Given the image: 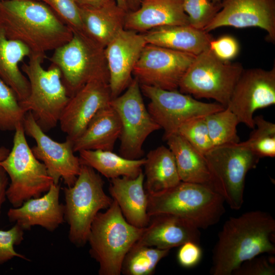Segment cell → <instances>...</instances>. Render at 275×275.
Segmentation results:
<instances>
[{"label": "cell", "instance_id": "cell-39", "mask_svg": "<svg viewBox=\"0 0 275 275\" xmlns=\"http://www.w3.org/2000/svg\"><path fill=\"white\" fill-rule=\"evenodd\" d=\"M209 48L219 59L231 61L236 57L239 50V44L235 38L225 35L210 42Z\"/></svg>", "mask_w": 275, "mask_h": 275}, {"label": "cell", "instance_id": "cell-41", "mask_svg": "<svg viewBox=\"0 0 275 275\" xmlns=\"http://www.w3.org/2000/svg\"><path fill=\"white\" fill-rule=\"evenodd\" d=\"M8 185V176L3 168L0 166V217L2 205L7 199L6 190Z\"/></svg>", "mask_w": 275, "mask_h": 275}, {"label": "cell", "instance_id": "cell-13", "mask_svg": "<svg viewBox=\"0 0 275 275\" xmlns=\"http://www.w3.org/2000/svg\"><path fill=\"white\" fill-rule=\"evenodd\" d=\"M195 55L147 43L134 68L140 85L178 90L180 81Z\"/></svg>", "mask_w": 275, "mask_h": 275}, {"label": "cell", "instance_id": "cell-33", "mask_svg": "<svg viewBox=\"0 0 275 275\" xmlns=\"http://www.w3.org/2000/svg\"><path fill=\"white\" fill-rule=\"evenodd\" d=\"M26 113L13 90L0 78V130L14 131Z\"/></svg>", "mask_w": 275, "mask_h": 275}, {"label": "cell", "instance_id": "cell-28", "mask_svg": "<svg viewBox=\"0 0 275 275\" xmlns=\"http://www.w3.org/2000/svg\"><path fill=\"white\" fill-rule=\"evenodd\" d=\"M143 167L144 188L148 195L168 189L181 181L173 154L164 146L148 153Z\"/></svg>", "mask_w": 275, "mask_h": 275}, {"label": "cell", "instance_id": "cell-4", "mask_svg": "<svg viewBox=\"0 0 275 275\" xmlns=\"http://www.w3.org/2000/svg\"><path fill=\"white\" fill-rule=\"evenodd\" d=\"M147 195L149 216L174 214L188 220L199 229L216 224L225 212L222 196L204 185L181 181L168 189Z\"/></svg>", "mask_w": 275, "mask_h": 275}, {"label": "cell", "instance_id": "cell-14", "mask_svg": "<svg viewBox=\"0 0 275 275\" xmlns=\"http://www.w3.org/2000/svg\"><path fill=\"white\" fill-rule=\"evenodd\" d=\"M25 134L33 138L36 145L31 149L35 156L44 163L53 183L61 179L68 186H72L79 173L81 163L74 155L73 143L66 139L58 142L48 136L39 126L31 112H27L23 122Z\"/></svg>", "mask_w": 275, "mask_h": 275}, {"label": "cell", "instance_id": "cell-7", "mask_svg": "<svg viewBox=\"0 0 275 275\" xmlns=\"http://www.w3.org/2000/svg\"><path fill=\"white\" fill-rule=\"evenodd\" d=\"M13 146L7 156L0 161L10 182L6 197L13 207L46 193L53 184L45 166L34 155L26 138L23 123L14 130Z\"/></svg>", "mask_w": 275, "mask_h": 275}, {"label": "cell", "instance_id": "cell-2", "mask_svg": "<svg viewBox=\"0 0 275 275\" xmlns=\"http://www.w3.org/2000/svg\"><path fill=\"white\" fill-rule=\"evenodd\" d=\"M0 23L6 36L45 56L68 42L73 32L45 4L38 0H0Z\"/></svg>", "mask_w": 275, "mask_h": 275}, {"label": "cell", "instance_id": "cell-15", "mask_svg": "<svg viewBox=\"0 0 275 275\" xmlns=\"http://www.w3.org/2000/svg\"><path fill=\"white\" fill-rule=\"evenodd\" d=\"M275 104V67L243 69L232 93L227 107L239 123L255 127L253 115L260 108Z\"/></svg>", "mask_w": 275, "mask_h": 275}, {"label": "cell", "instance_id": "cell-37", "mask_svg": "<svg viewBox=\"0 0 275 275\" xmlns=\"http://www.w3.org/2000/svg\"><path fill=\"white\" fill-rule=\"evenodd\" d=\"M24 230L17 224L8 230H0V265L15 257L26 261L24 255L16 252L14 246L19 245L24 239Z\"/></svg>", "mask_w": 275, "mask_h": 275}, {"label": "cell", "instance_id": "cell-19", "mask_svg": "<svg viewBox=\"0 0 275 275\" xmlns=\"http://www.w3.org/2000/svg\"><path fill=\"white\" fill-rule=\"evenodd\" d=\"M60 185L53 184L48 191L25 201L20 207L9 209L7 215L23 230L40 226L50 232L65 222L64 206L60 203Z\"/></svg>", "mask_w": 275, "mask_h": 275}, {"label": "cell", "instance_id": "cell-38", "mask_svg": "<svg viewBox=\"0 0 275 275\" xmlns=\"http://www.w3.org/2000/svg\"><path fill=\"white\" fill-rule=\"evenodd\" d=\"M274 275L275 260L270 256L259 255L241 263L232 275Z\"/></svg>", "mask_w": 275, "mask_h": 275}, {"label": "cell", "instance_id": "cell-3", "mask_svg": "<svg viewBox=\"0 0 275 275\" xmlns=\"http://www.w3.org/2000/svg\"><path fill=\"white\" fill-rule=\"evenodd\" d=\"M144 229L130 224L114 200L105 212L97 214L87 242L91 257L99 263V275L121 274L123 259L140 238Z\"/></svg>", "mask_w": 275, "mask_h": 275}, {"label": "cell", "instance_id": "cell-40", "mask_svg": "<svg viewBox=\"0 0 275 275\" xmlns=\"http://www.w3.org/2000/svg\"><path fill=\"white\" fill-rule=\"evenodd\" d=\"M202 251L200 244L187 241L181 246L177 253V260L183 267L190 268L196 266L201 261Z\"/></svg>", "mask_w": 275, "mask_h": 275}, {"label": "cell", "instance_id": "cell-36", "mask_svg": "<svg viewBox=\"0 0 275 275\" xmlns=\"http://www.w3.org/2000/svg\"><path fill=\"white\" fill-rule=\"evenodd\" d=\"M38 1L48 6L73 33H84L79 8L74 0Z\"/></svg>", "mask_w": 275, "mask_h": 275}, {"label": "cell", "instance_id": "cell-27", "mask_svg": "<svg viewBox=\"0 0 275 275\" xmlns=\"http://www.w3.org/2000/svg\"><path fill=\"white\" fill-rule=\"evenodd\" d=\"M165 140L174 156L181 181L204 185L214 190L212 175L205 155L178 133L172 134Z\"/></svg>", "mask_w": 275, "mask_h": 275}, {"label": "cell", "instance_id": "cell-32", "mask_svg": "<svg viewBox=\"0 0 275 275\" xmlns=\"http://www.w3.org/2000/svg\"><path fill=\"white\" fill-rule=\"evenodd\" d=\"M256 129L243 144L260 158L275 156V124L262 116L254 117Z\"/></svg>", "mask_w": 275, "mask_h": 275}, {"label": "cell", "instance_id": "cell-26", "mask_svg": "<svg viewBox=\"0 0 275 275\" xmlns=\"http://www.w3.org/2000/svg\"><path fill=\"white\" fill-rule=\"evenodd\" d=\"M31 54L26 46L6 36L0 23V78L13 90L19 102L29 96L30 83L19 64Z\"/></svg>", "mask_w": 275, "mask_h": 275}, {"label": "cell", "instance_id": "cell-20", "mask_svg": "<svg viewBox=\"0 0 275 275\" xmlns=\"http://www.w3.org/2000/svg\"><path fill=\"white\" fill-rule=\"evenodd\" d=\"M197 226L182 217L168 213L150 216L138 243L162 250L181 246L187 241L200 244V232Z\"/></svg>", "mask_w": 275, "mask_h": 275}, {"label": "cell", "instance_id": "cell-43", "mask_svg": "<svg viewBox=\"0 0 275 275\" xmlns=\"http://www.w3.org/2000/svg\"><path fill=\"white\" fill-rule=\"evenodd\" d=\"M142 0H125L127 11H133L138 9Z\"/></svg>", "mask_w": 275, "mask_h": 275}, {"label": "cell", "instance_id": "cell-23", "mask_svg": "<svg viewBox=\"0 0 275 275\" xmlns=\"http://www.w3.org/2000/svg\"><path fill=\"white\" fill-rule=\"evenodd\" d=\"M79 8L84 33L103 48L124 29L127 11L115 0L98 7Z\"/></svg>", "mask_w": 275, "mask_h": 275}, {"label": "cell", "instance_id": "cell-21", "mask_svg": "<svg viewBox=\"0 0 275 275\" xmlns=\"http://www.w3.org/2000/svg\"><path fill=\"white\" fill-rule=\"evenodd\" d=\"M188 24L183 0H142L138 9L127 12L124 29L144 33L163 26Z\"/></svg>", "mask_w": 275, "mask_h": 275}, {"label": "cell", "instance_id": "cell-16", "mask_svg": "<svg viewBox=\"0 0 275 275\" xmlns=\"http://www.w3.org/2000/svg\"><path fill=\"white\" fill-rule=\"evenodd\" d=\"M112 100L108 75L93 79L79 89L70 97L59 122L66 139L73 143L97 112Z\"/></svg>", "mask_w": 275, "mask_h": 275}, {"label": "cell", "instance_id": "cell-22", "mask_svg": "<svg viewBox=\"0 0 275 275\" xmlns=\"http://www.w3.org/2000/svg\"><path fill=\"white\" fill-rule=\"evenodd\" d=\"M144 183L142 171L135 178L124 176L112 179L108 188L125 219L140 228H145L150 218L147 212L148 195Z\"/></svg>", "mask_w": 275, "mask_h": 275}, {"label": "cell", "instance_id": "cell-18", "mask_svg": "<svg viewBox=\"0 0 275 275\" xmlns=\"http://www.w3.org/2000/svg\"><path fill=\"white\" fill-rule=\"evenodd\" d=\"M146 44L143 33L123 29L105 47L112 99L131 82L134 68Z\"/></svg>", "mask_w": 275, "mask_h": 275}, {"label": "cell", "instance_id": "cell-11", "mask_svg": "<svg viewBox=\"0 0 275 275\" xmlns=\"http://www.w3.org/2000/svg\"><path fill=\"white\" fill-rule=\"evenodd\" d=\"M111 105L118 113L121 124L120 155L128 159L141 158L145 140L161 128L145 105L138 80L133 78L124 92L112 100Z\"/></svg>", "mask_w": 275, "mask_h": 275}, {"label": "cell", "instance_id": "cell-31", "mask_svg": "<svg viewBox=\"0 0 275 275\" xmlns=\"http://www.w3.org/2000/svg\"><path fill=\"white\" fill-rule=\"evenodd\" d=\"M205 118L213 147L240 142L237 132L239 122L229 108L211 113Z\"/></svg>", "mask_w": 275, "mask_h": 275}, {"label": "cell", "instance_id": "cell-42", "mask_svg": "<svg viewBox=\"0 0 275 275\" xmlns=\"http://www.w3.org/2000/svg\"><path fill=\"white\" fill-rule=\"evenodd\" d=\"M79 7L94 8L102 6L108 0H74Z\"/></svg>", "mask_w": 275, "mask_h": 275}, {"label": "cell", "instance_id": "cell-5", "mask_svg": "<svg viewBox=\"0 0 275 275\" xmlns=\"http://www.w3.org/2000/svg\"><path fill=\"white\" fill-rule=\"evenodd\" d=\"M45 56L31 54L21 70L30 83L28 97L20 102L23 111L31 112L45 132L54 128L70 97L62 80L59 69L53 64L42 66Z\"/></svg>", "mask_w": 275, "mask_h": 275}, {"label": "cell", "instance_id": "cell-17", "mask_svg": "<svg viewBox=\"0 0 275 275\" xmlns=\"http://www.w3.org/2000/svg\"><path fill=\"white\" fill-rule=\"evenodd\" d=\"M221 7L203 29L209 33L223 26L258 27L266 31L268 41L275 42V0H222Z\"/></svg>", "mask_w": 275, "mask_h": 275}, {"label": "cell", "instance_id": "cell-10", "mask_svg": "<svg viewBox=\"0 0 275 275\" xmlns=\"http://www.w3.org/2000/svg\"><path fill=\"white\" fill-rule=\"evenodd\" d=\"M205 156L214 190L232 209H240L244 202L246 174L256 167L260 158L240 142L214 147Z\"/></svg>", "mask_w": 275, "mask_h": 275}, {"label": "cell", "instance_id": "cell-25", "mask_svg": "<svg viewBox=\"0 0 275 275\" xmlns=\"http://www.w3.org/2000/svg\"><path fill=\"white\" fill-rule=\"evenodd\" d=\"M121 132L120 118L110 104L97 112L81 134L73 142V151H113Z\"/></svg>", "mask_w": 275, "mask_h": 275}, {"label": "cell", "instance_id": "cell-45", "mask_svg": "<svg viewBox=\"0 0 275 275\" xmlns=\"http://www.w3.org/2000/svg\"><path fill=\"white\" fill-rule=\"evenodd\" d=\"M119 6L125 10L127 12V8L125 0H115Z\"/></svg>", "mask_w": 275, "mask_h": 275}, {"label": "cell", "instance_id": "cell-35", "mask_svg": "<svg viewBox=\"0 0 275 275\" xmlns=\"http://www.w3.org/2000/svg\"><path fill=\"white\" fill-rule=\"evenodd\" d=\"M183 6L190 25L203 30L221 7V5L213 4L209 0H183Z\"/></svg>", "mask_w": 275, "mask_h": 275}, {"label": "cell", "instance_id": "cell-12", "mask_svg": "<svg viewBox=\"0 0 275 275\" xmlns=\"http://www.w3.org/2000/svg\"><path fill=\"white\" fill-rule=\"evenodd\" d=\"M150 100L147 109L154 121L164 130L163 139L177 133L180 126L194 118L205 116L225 107L218 103L200 101L178 90H167L140 85Z\"/></svg>", "mask_w": 275, "mask_h": 275}, {"label": "cell", "instance_id": "cell-8", "mask_svg": "<svg viewBox=\"0 0 275 275\" xmlns=\"http://www.w3.org/2000/svg\"><path fill=\"white\" fill-rule=\"evenodd\" d=\"M243 69L241 63L223 61L208 48L196 56L178 89L196 98L213 99L226 108Z\"/></svg>", "mask_w": 275, "mask_h": 275}, {"label": "cell", "instance_id": "cell-34", "mask_svg": "<svg viewBox=\"0 0 275 275\" xmlns=\"http://www.w3.org/2000/svg\"><path fill=\"white\" fill-rule=\"evenodd\" d=\"M177 133L204 155L214 147L205 116L194 118L185 122L178 129Z\"/></svg>", "mask_w": 275, "mask_h": 275}, {"label": "cell", "instance_id": "cell-24", "mask_svg": "<svg viewBox=\"0 0 275 275\" xmlns=\"http://www.w3.org/2000/svg\"><path fill=\"white\" fill-rule=\"evenodd\" d=\"M147 43L197 56L209 48V33L190 24L158 27L144 33Z\"/></svg>", "mask_w": 275, "mask_h": 275}, {"label": "cell", "instance_id": "cell-9", "mask_svg": "<svg viewBox=\"0 0 275 275\" xmlns=\"http://www.w3.org/2000/svg\"><path fill=\"white\" fill-rule=\"evenodd\" d=\"M53 51L49 60L60 70L69 97L90 80L108 75L104 48L84 33H73L68 42Z\"/></svg>", "mask_w": 275, "mask_h": 275}, {"label": "cell", "instance_id": "cell-29", "mask_svg": "<svg viewBox=\"0 0 275 275\" xmlns=\"http://www.w3.org/2000/svg\"><path fill=\"white\" fill-rule=\"evenodd\" d=\"M81 164L88 166L107 179L136 177L143 171L145 157L128 159L113 151L85 150L78 152Z\"/></svg>", "mask_w": 275, "mask_h": 275}, {"label": "cell", "instance_id": "cell-30", "mask_svg": "<svg viewBox=\"0 0 275 275\" xmlns=\"http://www.w3.org/2000/svg\"><path fill=\"white\" fill-rule=\"evenodd\" d=\"M170 250H162L136 242L124 257L121 268L124 275H152L159 261Z\"/></svg>", "mask_w": 275, "mask_h": 275}, {"label": "cell", "instance_id": "cell-6", "mask_svg": "<svg viewBox=\"0 0 275 275\" xmlns=\"http://www.w3.org/2000/svg\"><path fill=\"white\" fill-rule=\"evenodd\" d=\"M101 176L91 167L81 164L74 184L64 188V218L69 226L68 238L77 247L84 246L92 223L100 210L107 209L113 202L103 189Z\"/></svg>", "mask_w": 275, "mask_h": 275}, {"label": "cell", "instance_id": "cell-46", "mask_svg": "<svg viewBox=\"0 0 275 275\" xmlns=\"http://www.w3.org/2000/svg\"><path fill=\"white\" fill-rule=\"evenodd\" d=\"M210 2L212 3L213 4H216V5H221L222 0H209Z\"/></svg>", "mask_w": 275, "mask_h": 275}, {"label": "cell", "instance_id": "cell-1", "mask_svg": "<svg viewBox=\"0 0 275 275\" xmlns=\"http://www.w3.org/2000/svg\"><path fill=\"white\" fill-rule=\"evenodd\" d=\"M275 219L260 210L228 219L212 251L210 273L232 275L243 262L263 253H275Z\"/></svg>", "mask_w": 275, "mask_h": 275}, {"label": "cell", "instance_id": "cell-44", "mask_svg": "<svg viewBox=\"0 0 275 275\" xmlns=\"http://www.w3.org/2000/svg\"><path fill=\"white\" fill-rule=\"evenodd\" d=\"M10 151V150L5 147H0V161L4 160L7 156Z\"/></svg>", "mask_w": 275, "mask_h": 275}]
</instances>
